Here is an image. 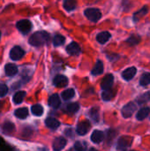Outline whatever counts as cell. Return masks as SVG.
I'll list each match as a JSON object with an SVG mask.
<instances>
[{"mask_svg": "<svg viewBox=\"0 0 150 151\" xmlns=\"http://www.w3.org/2000/svg\"><path fill=\"white\" fill-rule=\"evenodd\" d=\"M136 72H137V70L135 67H129L122 73V77L126 81H130L135 76Z\"/></svg>", "mask_w": 150, "mask_h": 151, "instance_id": "11", "label": "cell"}, {"mask_svg": "<svg viewBox=\"0 0 150 151\" xmlns=\"http://www.w3.org/2000/svg\"><path fill=\"white\" fill-rule=\"evenodd\" d=\"M31 111L34 116H42L43 113V108L40 104H34L32 106Z\"/></svg>", "mask_w": 150, "mask_h": 151, "instance_id": "23", "label": "cell"}, {"mask_svg": "<svg viewBox=\"0 0 150 151\" xmlns=\"http://www.w3.org/2000/svg\"><path fill=\"white\" fill-rule=\"evenodd\" d=\"M150 99V93L148 92V93H145L143 94L142 96H141L139 98H138V103L139 104H144L145 102L149 101Z\"/></svg>", "mask_w": 150, "mask_h": 151, "instance_id": "35", "label": "cell"}, {"mask_svg": "<svg viewBox=\"0 0 150 151\" xmlns=\"http://www.w3.org/2000/svg\"><path fill=\"white\" fill-rule=\"evenodd\" d=\"M133 151H134V150H133Z\"/></svg>", "mask_w": 150, "mask_h": 151, "instance_id": "39", "label": "cell"}, {"mask_svg": "<svg viewBox=\"0 0 150 151\" xmlns=\"http://www.w3.org/2000/svg\"><path fill=\"white\" fill-rule=\"evenodd\" d=\"M80 109V104H77V103H72V104H69L66 107V111L69 112V113H75L79 111Z\"/></svg>", "mask_w": 150, "mask_h": 151, "instance_id": "28", "label": "cell"}, {"mask_svg": "<svg viewBox=\"0 0 150 151\" xmlns=\"http://www.w3.org/2000/svg\"><path fill=\"white\" fill-rule=\"evenodd\" d=\"M114 96V91L111 89L109 90H104L102 94V97L104 101H110L112 99V97Z\"/></svg>", "mask_w": 150, "mask_h": 151, "instance_id": "29", "label": "cell"}, {"mask_svg": "<svg viewBox=\"0 0 150 151\" xmlns=\"http://www.w3.org/2000/svg\"><path fill=\"white\" fill-rule=\"evenodd\" d=\"M74 149L76 151H86L87 143L84 142H76L74 144Z\"/></svg>", "mask_w": 150, "mask_h": 151, "instance_id": "31", "label": "cell"}, {"mask_svg": "<svg viewBox=\"0 0 150 151\" xmlns=\"http://www.w3.org/2000/svg\"><path fill=\"white\" fill-rule=\"evenodd\" d=\"M66 50L67 52L70 54V55H72V56H77L80 53V47L79 46L78 43L76 42H72L70 43L67 48H66Z\"/></svg>", "mask_w": 150, "mask_h": 151, "instance_id": "12", "label": "cell"}, {"mask_svg": "<svg viewBox=\"0 0 150 151\" xmlns=\"http://www.w3.org/2000/svg\"><path fill=\"white\" fill-rule=\"evenodd\" d=\"M2 129H3V132L5 133V134H10L11 132H13V130L15 129V127L12 123L11 122H6L3 125L2 127Z\"/></svg>", "mask_w": 150, "mask_h": 151, "instance_id": "26", "label": "cell"}, {"mask_svg": "<svg viewBox=\"0 0 150 151\" xmlns=\"http://www.w3.org/2000/svg\"><path fill=\"white\" fill-rule=\"evenodd\" d=\"M88 151H98V150H96L95 149H94V148H92V149H90V150H88Z\"/></svg>", "mask_w": 150, "mask_h": 151, "instance_id": "37", "label": "cell"}, {"mask_svg": "<svg viewBox=\"0 0 150 151\" xmlns=\"http://www.w3.org/2000/svg\"><path fill=\"white\" fill-rule=\"evenodd\" d=\"M136 111V105L133 103H128L122 109V115L124 118H130Z\"/></svg>", "mask_w": 150, "mask_h": 151, "instance_id": "4", "label": "cell"}, {"mask_svg": "<svg viewBox=\"0 0 150 151\" xmlns=\"http://www.w3.org/2000/svg\"><path fill=\"white\" fill-rule=\"evenodd\" d=\"M90 127H91L90 123L88 120L81 121L77 126V133L80 135H85L89 131Z\"/></svg>", "mask_w": 150, "mask_h": 151, "instance_id": "6", "label": "cell"}, {"mask_svg": "<svg viewBox=\"0 0 150 151\" xmlns=\"http://www.w3.org/2000/svg\"><path fill=\"white\" fill-rule=\"evenodd\" d=\"M26 96V92L25 91H19L13 96V102L17 104L22 103L23 99Z\"/></svg>", "mask_w": 150, "mask_h": 151, "instance_id": "22", "label": "cell"}, {"mask_svg": "<svg viewBox=\"0 0 150 151\" xmlns=\"http://www.w3.org/2000/svg\"><path fill=\"white\" fill-rule=\"evenodd\" d=\"M76 4H77L76 1H73V0H66L64 3V7H65V9L66 11H69L70 12V11H72V10L75 9Z\"/></svg>", "mask_w": 150, "mask_h": 151, "instance_id": "24", "label": "cell"}, {"mask_svg": "<svg viewBox=\"0 0 150 151\" xmlns=\"http://www.w3.org/2000/svg\"><path fill=\"white\" fill-rule=\"evenodd\" d=\"M65 37L63 35H55V37L53 39V43H54L55 46H60L65 42Z\"/></svg>", "mask_w": 150, "mask_h": 151, "instance_id": "30", "label": "cell"}, {"mask_svg": "<svg viewBox=\"0 0 150 151\" xmlns=\"http://www.w3.org/2000/svg\"><path fill=\"white\" fill-rule=\"evenodd\" d=\"M66 145V140L64 137H57L53 142V150L55 151H61Z\"/></svg>", "mask_w": 150, "mask_h": 151, "instance_id": "10", "label": "cell"}, {"mask_svg": "<svg viewBox=\"0 0 150 151\" xmlns=\"http://www.w3.org/2000/svg\"><path fill=\"white\" fill-rule=\"evenodd\" d=\"M53 84L58 88H64L68 84V79L65 75H57L53 80Z\"/></svg>", "mask_w": 150, "mask_h": 151, "instance_id": "9", "label": "cell"}, {"mask_svg": "<svg viewBox=\"0 0 150 151\" xmlns=\"http://www.w3.org/2000/svg\"><path fill=\"white\" fill-rule=\"evenodd\" d=\"M133 139L131 137H122L118 140V149L121 151H126L127 148H129L132 144Z\"/></svg>", "mask_w": 150, "mask_h": 151, "instance_id": "7", "label": "cell"}, {"mask_svg": "<svg viewBox=\"0 0 150 151\" xmlns=\"http://www.w3.org/2000/svg\"><path fill=\"white\" fill-rule=\"evenodd\" d=\"M111 38V34L107 31H103V32H101L100 34L97 35L96 36V40L98 42L102 43V44H104L105 42H107Z\"/></svg>", "mask_w": 150, "mask_h": 151, "instance_id": "15", "label": "cell"}, {"mask_svg": "<svg viewBox=\"0 0 150 151\" xmlns=\"http://www.w3.org/2000/svg\"><path fill=\"white\" fill-rule=\"evenodd\" d=\"M103 139H104V134L99 130L94 131L91 135V141L95 143H100L103 141Z\"/></svg>", "mask_w": 150, "mask_h": 151, "instance_id": "13", "label": "cell"}, {"mask_svg": "<svg viewBox=\"0 0 150 151\" xmlns=\"http://www.w3.org/2000/svg\"><path fill=\"white\" fill-rule=\"evenodd\" d=\"M74 95H75L74 90H73L72 88H69V89L65 90V91L62 93V97H63V99H65V100H70V99H72V98L74 96Z\"/></svg>", "mask_w": 150, "mask_h": 151, "instance_id": "25", "label": "cell"}, {"mask_svg": "<svg viewBox=\"0 0 150 151\" xmlns=\"http://www.w3.org/2000/svg\"><path fill=\"white\" fill-rule=\"evenodd\" d=\"M8 92V88L4 84H0V97L5 96Z\"/></svg>", "mask_w": 150, "mask_h": 151, "instance_id": "36", "label": "cell"}, {"mask_svg": "<svg viewBox=\"0 0 150 151\" xmlns=\"http://www.w3.org/2000/svg\"><path fill=\"white\" fill-rule=\"evenodd\" d=\"M49 105L53 107V108H57L60 105V99L57 94H54L50 96L49 98Z\"/></svg>", "mask_w": 150, "mask_h": 151, "instance_id": "17", "label": "cell"}, {"mask_svg": "<svg viewBox=\"0 0 150 151\" xmlns=\"http://www.w3.org/2000/svg\"><path fill=\"white\" fill-rule=\"evenodd\" d=\"M148 12H149V8L147 7V6H144V7H142L139 12H135L134 13V15H133V20L136 22V21H138L140 19H141L143 16H145L147 13H148Z\"/></svg>", "mask_w": 150, "mask_h": 151, "instance_id": "20", "label": "cell"}, {"mask_svg": "<svg viewBox=\"0 0 150 151\" xmlns=\"http://www.w3.org/2000/svg\"><path fill=\"white\" fill-rule=\"evenodd\" d=\"M149 113L150 108H149V107L142 108V109H141V110L138 111V113H137V115H136V119H137L138 120H143V119H145L149 116Z\"/></svg>", "mask_w": 150, "mask_h": 151, "instance_id": "18", "label": "cell"}, {"mask_svg": "<svg viewBox=\"0 0 150 151\" xmlns=\"http://www.w3.org/2000/svg\"><path fill=\"white\" fill-rule=\"evenodd\" d=\"M25 52L24 50L19 47V46H15L13 47L11 51H10V57L12 60H19L20 58H22V57L24 56Z\"/></svg>", "mask_w": 150, "mask_h": 151, "instance_id": "5", "label": "cell"}, {"mask_svg": "<svg viewBox=\"0 0 150 151\" xmlns=\"http://www.w3.org/2000/svg\"><path fill=\"white\" fill-rule=\"evenodd\" d=\"M103 72V64L101 60H98L95 65V67L92 70V74L93 75H100Z\"/></svg>", "mask_w": 150, "mask_h": 151, "instance_id": "19", "label": "cell"}, {"mask_svg": "<svg viewBox=\"0 0 150 151\" xmlns=\"http://www.w3.org/2000/svg\"><path fill=\"white\" fill-rule=\"evenodd\" d=\"M4 71L7 76H14L18 73V67L14 64H7L4 67Z\"/></svg>", "mask_w": 150, "mask_h": 151, "instance_id": "16", "label": "cell"}, {"mask_svg": "<svg viewBox=\"0 0 150 151\" xmlns=\"http://www.w3.org/2000/svg\"><path fill=\"white\" fill-rule=\"evenodd\" d=\"M140 42H141V38L137 35H132L130 38L127 39V42L131 45H136L140 43Z\"/></svg>", "mask_w": 150, "mask_h": 151, "instance_id": "34", "label": "cell"}, {"mask_svg": "<svg viewBox=\"0 0 150 151\" xmlns=\"http://www.w3.org/2000/svg\"><path fill=\"white\" fill-rule=\"evenodd\" d=\"M140 84L143 87L150 84V73H145L144 74H142L140 80Z\"/></svg>", "mask_w": 150, "mask_h": 151, "instance_id": "27", "label": "cell"}, {"mask_svg": "<svg viewBox=\"0 0 150 151\" xmlns=\"http://www.w3.org/2000/svg\"><path fill=\"white\" fill-rule=\"evenodd\" d=\"M45 125L50 128V129H52V130H56L58 128V127L60 126V123L58 120H57L56 119L54 118H48L46 119L45 120Z\"/></svg>", "mask_w": 150, "mask_h": 151, "instance_id": "14", "label": "cell"}, {"mask_svg": "<svg viewBox=\"0 0 150 151\" xmlns=\"http://www.w3.org/2000/svg\"><path fill=\"white\" fill-rule=\"evenodd\" d=\"M0 151H12V148L6 144L4 140L0 137Z\"/></svg>", "mask_w": 150, "mask_h": 151, "instance_id": "32", "label": "cell"}, {"mask_svg": "<svg viewBox=\"0 0 150 151\" xmlns=\"http://www.w3.org/2000/svg\"><path fill=\"white\" fill-rule=\"evenodd\" d=\"M16 27L19 32H21L24 35H27L30 32V30L32 28V23L27 19H22V20H19L17 22Z\"/></svg>", "mask_w": 150, "mask_h": 151, "instance_id": "3", "label": "cell"}, {"mask_svg": "<svg viewBox=\"0 0 150 151\" xmlns=\"http://www.w3.org/2000/svg\"><path fill=\"white\" fill-rule=\"evenodd\" d=\"M14 114H15V116L17 118L23 119H26L27 117V115H28V110L27 108H19V109H18V110L15 111Z\"/></svg>", "mask_w": 150, "mask_h": 151, "instance_id": "21", "label": "cell"}, {"mask_svg": "<svg viewBox=\"0 0 150 151\" xmlns=\"http://www.w3.org/2000/svg\"><path fill=\"white\" fill-rule=\"evenodd\" d=\"M49 40H50V35L45 31H40L33 34L29 38L28 42L33 46H42L47 43Z\"/></svg>", "mask_w": 150, "mask_h": 151, "instance_id": "1", "label": "cell"}, {"mask_svg": "<svg viewBox=\"0 0 150 151\" xmlns=\"http://www.w3.org/2000/svg\"><path fill=\"white\" fill-rule=\"evenodd\" d=\"M0 36H1V33H0Z\"/></svg>", "mask_w": 150, "mask_h": 151, "instance_id": "38", "label": "cell"}, {"mask_svg": "<svg viewBox=\"0 0 150 151\" xmlns=\"http://www.w3.org/2000/svg\"><path fill=\"white\" fill-rule=\"evenodd\" d=\"M84 13H85V16L89 20H91L93 22L98 21L101 19V17H102L101 12L98 9H96V8H88V9H86Z\"/></svg>", "mask_w": 150, "mask_h": 151, "instance_id": "2", "label": "cell"}, {"mask_svg": "<svg viewBox=\"0 0 150 151\" xmlns=\"http://www.w3.org/2000/svg\"><path fill=\"white\" fill-rule=\"evenodd\" d=\"M113 81H114V77L112 74H107L103 81H102V84H101V87L103 90H109L111 88L112 85H113Z\"/></svg>", "mask_w": 150, "mask_h": 151, "instance_id": "8", "label": "cell"}, {"mask_svg": "<svg viewBox=\"0 0 150 151\" xmlns=\"http://www.w3.org/2000/svg\"><path fill=\"white\" fill-rule=\"evenodd\" d=\"M89 115H90L91 119H92L95 122H98V120H99V113H98V110H97V109L93 108V109L90 111Z\"/></svg>", "mask_w": 150, "mask_h": 151, "instance_id": "33", "label": "cell"}]
</instances>
